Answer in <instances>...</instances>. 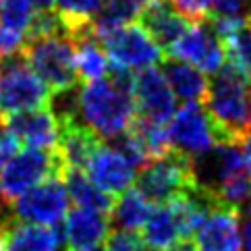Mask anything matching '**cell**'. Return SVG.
Returning <instances> with one entry per match:
<instances>
[{"instance_id":"12","label":"cell","mask_w":251,"mask_h":251,"mask_svg":"<svg viewBox=\"0 0 251 251\" xmlns=\"http://www.w3.org/2000/svg\"><path fill=\"white\" fill-rule=\"evenodd\" d=\"M133 102H135L137 116L164 125L176 110V98L166 81L164 71L156 67L137 71L133 79Z\"/></svg>"},{"instance_id":"13","label":"cell","mask_w":251,"mask_h":251,"mask_svg":"<svg viewBox=\"0 0 251 251\" xmlns=\"http://www.w3.org/2000/svg\"><path fill=\"white\" fill-rule=\"evenodd\" d=\"M83 173L89 176L96 187L108 195H121L135 183L137 166L123 154L116 146H98L96 151L89 158Z\"/></svg>"},{"instance_id":"5","label":"cell","mask_w":251,"mask_h":251,"mask_svg":"<svg viewBox=\"0 0 251 251\" xmlns=\"http://www.w3.org/2000/svg\"><path fill=\"white\" fill-rule=\"evenodd\" d=\"M52 92L21 54L0 60V114H13L52 104Z\"/></svg>"},{"instance_id":"25","label":"cell","mask_w":251,"mask_h":251,"mask_svg":"<svg viewBox=\"0 0 251 251\" xmlns=\"http://www.w3.org/2000/svg\"><path fill=\"white\" fill-rule=\"evenodd\" d=\"M127 133L139 146L146 160H151V158L170 151V141H168V133H166L164 123H156V121L143 119V116L135 114V121H133Z\"/></svg>"},{"instance_id":"24","label":"cell","mask_w":251,"mask_h":251,"mask_svg":"<svg viewBox=\"0 0 251 251\" xmlns=\"http://www.w3.org/2000/svg\"><path fill=\"white\" fill-rule=\"evenodd\" d=\"M106 0H54L56 13L71 40L92 33V19Z\"/></svg>"},{"instance_id":"20","label":"cell","mask_w":251,"mask_h":251,"mask_svg":"<svg viewBox=\"0 0 251 251\" xmlns=\"http://www.w3.org/2000/svg\"><path fill=\"white\" fill-rule=\"evenodd\" d=\"M146 2L148 0H106L92 19L94 38L100 40L106 33L139 21V15Z\"/></svg>"},{"instance_id":"30","label":"cell","mask_w":251,"mask_h":251,"mask_svg":"<svg viewBox=\"0 0 251 251\" xmlns=\"http://www.w3.org/2000/svg\"><path fill=\"white\" fill-rule=\"evenodd\" d=\"M25 42H27L25 33L6 27V25H0V60L21 54Z\"/></svg>"},{"instance_id":"19","label":"cell","mask_w":251,"mask_h":251,"mask_svg":"<svg viewBox=\"0 0 251 251\" xmlns=\"http://www.w3.org/2000/svg\"><path fill=\"white\" fill-rule=\"evenodd\" d=\"M164 77L176 100H181L183 104L203 102L205 92H208V79H205V73H201L200 69H195L189 62L166 56Z\"/></svg>"},{"instance_id":"32","label":"cell","mask_w":251,"mask_h":251,"mask_svg":"<svg viewBox=\"0 0 251 251\" xmlns=\"http://www.w3.org/2000/svg\"><path fill=\"white\" fill-rule=\"evenodd\" d=\"M237 214H239L241 251H251V201L247 205H243Z\"/></svg>"},{"instance_id":"23","label":"cell","mask_w":251,"mask_h":251,"mask_svg":"<svg viewBox=\"0 0 251 251\" xmlns=\"http://www.w3.org/2000/svg\"><path fill=\"white\" fill-rule=\"evenodd\" d=\"M151 201L143 195L139 189H127L123 191L112 203V222L119 228L127 230H139L146 224L150 212H151Z\"/></svg>"},{"instance_id":"31","label":"cell","mask_w":251,"mask_h":251,"mask_svg":"<svg viewBox=\"0 0 251 251\" xmlns=\"http://www.w3.org/2000/svg\"><path fill=\"white\" fill-rule=\"evenodd\" d=\"M170 2L178 8V13H183L193 23V21H201L205 17H210L214 0H170Z\"/></svg>"},{"instance_id":"39","label":"cell","mask_w":251,"mask_h":251,"mask_svg":"<svg viewBox=\"0 0 251 251\" xmlns=\"http://www.w3.org/2000/svg\"><path fill=\"white\" fill-rule=\"evenodd\" d=\"M249 125H251V96H249Z\"/></svg>"},{"instance_id":"7","label":"cell","mask_w":251,"mask_h":251,"mask_svg":"<svg viewBox=\"0 0 251 251\" xmlns=\"http://www.w3.org/2000/svg\"><path fill=\"white\" fill-rule=\"evenodd\" d=\"M170 150L195 160L214 148L220 137L210 114L200 104H183L166 123Z\"/></svg>"},{"instance_id":"36","label":"cell","mask_w":251,"mask_h":251,"mask_svg":"<svg viewBox=\"0 0 251 251\" xmlns=\"http://www.w3.org/2000/svg\"><path fill=\"white\" fill-rule=\"evenodd\" d=\"M29 2L35 11H52V6H54V0H29Z\"/></svg>"},{"instance_id":"38","label":"cell","mask_w":251,"mask_h":251,"mask_svg":"<svg viewBox=\"0 0 251 251\" xmlns=\"http://www.w3.org/2000/svg\"><path fill=\"white\" fill-rule=\"evenodd\" d=\"M2 129H4V116L0 114V131H2Z\"/></svg>"},{"instance_id":"14","label":"cell","mask_w":251,"mask_h":251,"mask_svg":"<svg viewBox=\"0 0 251 251\" xmlns=\"http://www.w3.org/2000/svg\"><path fill=\"white\" fill-rule=\"evenodd\" d=\"M195 251H241L239 214L214 203L193 230Z\"/></svg>"},{"instance_id":"40","label":"cell","mask_w":251,"mask_h":251,"mask_svg":"<svg viewBox=\"0 0 251 251\" xmlns=\"http://www.w3.org/2000/svg\"><path fill=\"white\" fill-rule=\"evenodd\" d=\"M87 251H100V249H87Z\"/></svg>"},{"instance_id":"28","label":"cell","mask_w":251,"mask_h":251,"mask_svg":"<svg viewBox=\"0 0 251 251\" xmlns=\"http://www.w3.org/2000/svg\"><path fill=\"white\" fill-rule=\"evenodd\" d=\"M104 251H150V247L135 230L119 228L108 232L104 241Z\"/></svg>"},{"instance_id":"34","label":"cell","mask_w":251,"mask_h":251,"mask_svg":"<svg viewBox=\"0 0 251 251\" xmlns=\"http://www.w3.org/2000/svg\"><path fill=\"white\" fill-rule=\"evenodd\" d=\"M166 251H195V245H193V241H189V239H181L178 243H175L173 247H168Z\"/></svg>"},{"instance_id":"41","label":"cell","mask_w":251,"mask_h":251,"mask_svg":"<svg viewBox=\"0 0 251 251\" xmlns=\"http://www.w3.org/2000/svg\"><path fill=\"white\" fill-rule=\"evenodd\" d=\"M247 21H249V25H251V17H249V19H247Z\"/></svg>"},{"instance_id":"33","label":"cell","mask_w":251,"mask_h":251,"mask_svg":"<svg viewBox=\"0 0 251 251\" xmlns=\"http://www.w3.org/2000/svg\"><path fill=\"white\" fill-rule=\"evenodd\" d=\"M17 146H19V143L8 135L6 131L0 133V170H2V166L6 164V160L17 151Z\"/></svg>"},{"instance_id":"9","label":"cell","mask_w":251,"mask_h":251,"mask_svg":"<svg viewBox=\"0 0 251 251\" xmlns=\"http://www.w3.org/2000/svg\"><path fill=\"white\" fill-rule=\"evenodd\" d=\"M69 203L71 197L67 193L62 176H50L19 195L8 205V210H11V216L17 220L56 226L67 216Z\"/></svg>"},{"instance_id":"26","label":"cell","mask_w":251,"mask_h":251,"mask_svg":"<svg viewBox=\"0 0 251 251\" xmlns=\"http://www.w3.org/2000/svg\"><path fill=\"white\" fill-rule=\"evenodd\" d=\"M222 42L226 48V60L251 79V25H239Z\"/></svg>"},{"instance_id":"37","label":"cell","mask_w":251,"mask_h":251,"mask_svg":"<svg viewBox=\"0 0 251 251\" xmlns=\"http://www.w3.org/2000/svg\"><path fill=\"white\" fill-rule=\"evenodd\" d=\"M6 208H8V203H4V200L0 197V210H6Z\"/></svg>"},{"instance_id":"10","label":"cell","mask_w":251,"mask_h":251,"mask_svg":"<svg viewBox=\"0 0 251 251\" xmlns=\"http://www.w3.org/2000/svg\"><path fill=\"white\" fill-rule=\"evenodd\" d=\"M106 56L112 65L139 71L146 67H154L164 58V50L154 42V38L141 27V25H125L110 33L102 35L100 40Z\"/></svg>"},{"instance_id":"35","label":"cell","mask_w":251,"mask_h":251,"mask_svg":"<svg viewBox=\"0 0 251 251\" xmlns=\"http://www.w3.org/2000/svg\"><path fill=\"white\" fill-rule=\"evenodd\" d=\"M241 143H243V151H245V160H247V170L251 175V131L243 137V141H241Z\"/></svg>"},{"instance_id":"3","label":"cell","mask_w":251,"mask_h":251,"mask_svg":"<svg viewBox=\"0 0 251 251\" xmlns=\"http://www.w3.org/2000/svg\"><path fill=\"white\" fill-rule=\"evenodd\" d=\"M21 56L33 69L44 83L50 87L52 96L67 94L77 87V67H75V42L71 35L46 33L31 35L25 42Z\"/></svg>"},{"instance_id":"1","label":"cell","mask_w":251,"mask_h":251,"mask_svg":"<svg viewBox=\"0 0 251 251\" xmlns=\"http://www.w3.org/2000/svg\"><path fill=\"white\" fill-rule=\"evenodd\" d=\"M69 102L56 104V112H67L94 133L98 139L116 141L135 121L133 92L114 83L106 75L67 92Z\"/></svg>"},{"instance_id":"42","label":"cell","mask_w":251,"mask_h":251,"mask_svg":"<svg viewBox=\"0 0 251 251\" xmlns=\"http://www.w3.org/2000/svg\"><path fill=\"white\" fill-rule=\"evenodd\" d=\"M0 6H2V0H0Z\"/></svg>"},{"instance_id":"2","label":"cell","mask_w":251,"mask_h":251,"mask_svg":"<svg viewBox=\"0 0 251 251\" xmlns=\"http://www.w3.org/2000/svg\"><path fill=\"white\" fill-rule=\"evenodd\" d=\"M251 79L232 65L212 75L205 92V112L210 114L220 139L243 141L251 131L249 125Z\"/></svg>"},{"instance_id":"22","label":"cell","mask_w":251,"mask_h":251,"mask_svg":"<svg viewBox=\"0 0 251 251\" xmlns=\"http://www.w3.org/2000/svg\"><path fill=\"white\" fill-rule=\"evenodd\" d=\"M75 42V67L77 77L83 81H94V79L106 77L110 69V60L106 56L100 42L94 38V33H83Z\"/></svg>"},{"instance_id":"27","label":"cell","mask_w":251,"mask_h":251,"mask_svg":"<svg viewBox=\"0 0 251 251\" xmlns=\"http://www.w3.org/2000/svg\"><path fill=\"white\" fill-rule=\"evenodd\" d=\"M35 8L29 0H2L0 6V25H6L25 35H29Z\"/></svg>"},{"instance_id":"18","label":"cell","mask_w":251,"mask_h":251,"mask_svg":"<svg viewBox=\"0 0 251 251\" xmlns=\"http://www.w3.org/2000/svg\"><path fill=\"white\" fill-rule=\"evenodd\" d=\"M4 251H60L62 237L54 226L8 218L2 230Z\"/></svg>"},{"instance_id":"15","label":"cell","mask_w":251,"mask_h":251,"mask_svg":"<svg viewBox=\"0 0 251 251\" xmlns=\"http://www.w3.org/2000/svg\"><path fill=\"white\" fill-rule=\"evenodd\" d=\"M62 220L65 222H62L60 237L67 251L100 249L110 232V218L100 210L77 205L73 212H67Z\"/></svg>"},{"instance_id":"6","label":"cell","mask_w":251,"mask_h":251,"mask_svg":"<svg viewBox=\"0 0 251 251\" xmlns=\"http://www.w3.org/2000/svg\"><path fill=\"white\" fill-rule=\"evenodd\" d=\"M137 175V189L151 203H164L195 187L191 160L170 150L143 164Z\"/></svg>"},{"instance_id":"16","label":"cell","mask_w":251,"mask_h":251,"mask_svg":"<svg viewBox=\"0 0 251 251\" xmlns=\"http://www.w3.org/2000/svg\"><path fill=\"white\" fill-rule=\"evenodd\" d=\"M189 23L191 21L183 13H178V8L170 0H148L139 15V25L164 52L181 38Z\"/></svg>"},{"instance_id":"8","label":"cell","mask_w":251,"mask_h":251,"mask_svg":"<svg viewBox=\"0 0 251 251\" xmlns=\"http://www.w3.org/2000/svg\"><path fill=\"white\" fill-rule=\"evenodd\" d=\"M166 56L189 62L205 75H214L226 62V48L212 21L205 17L201 21H193V25L183 31L181 38L166 50Z\"/></svg>"},{"instance_id":"11","label":"cell","mask_w":251,"mask_h":251,"mask_svg":"<svg viewBox=\"0 0 251 251\" xmlns=\"http://www.w3.org/2000/svg\"><path fill=\"white\" fill-rule=\"evenodd\" d=\"M4 131L25 148L56 150L60 135V119L50 106L29 108L4 116Z\"/></svg>"},{"instance_id":"17","label":"cell","mask_w":251,"mask_h":251,"mask_svg":"<svg viewBox=\"0 0 251 251\" xmlns=\"http://www.w3.org/2000/svg\"><path fill=\"white\" fill-rule=\"evenodd\" d=\"M60 119V135L56 143V151L65 164V170L77 168L83 170L89 162V158L100 146L102 139H98L87 127H83L79 121H75L67 112H56Z\"/></svg>"},{"instance_id":"29","label":"cell","mask_w":251,"mask_h":251,"mask_svg":"<svg viewBox=\"0 0 251 251\" xmlns=\"http://www.w3.org/2000/svg\"><path fill=\"white\" fill-rule=\"evenodd\" d=\"M212 17L232 21H247L251 17V0H214Z\"/></svg>"},{"instance_id":"21","label":"cell","mask_w":251,"mask_h":251,"mask_svg":"<svg viewBox=\"0 0 251 251\" xmlns=\"http://www.w3.org/2000/svg\"><path fill=\"white\" fill-rule=\"evenodd\" d=\"M62 181H65L67 193L71 197V201H75L81 208H92V210H100L108 214L112 210L114 197L108 195L106 191H102L100 187H96L89 176L83 173V170L77 168H69L62 175Z\"/></svg>"},{"instance_id":"4","label":"cell","mask_w":251,"mask_h":251,"mask_svg":"<svg viewBox=\"0 0 251 251\" xmlns=\"http://www.w3.org/2000/svg\"><path fill=\"white\" fill-rule=\"evenodd\" d=\"M65 175V164L56 150L25 148L6 160L0 170V197L11 205L17 197L50 176Z\"/></svg>"}]
</instances>
